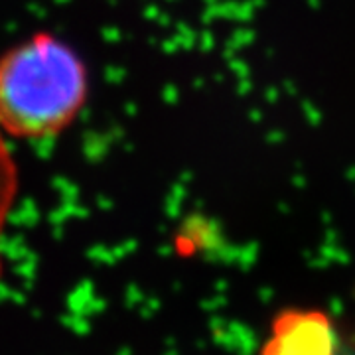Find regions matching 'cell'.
<instances>
[{"label": "cell", "instance_id": "obj_1", "mask_svg": "<svg viewBox=\"0 0 355 355\" xmlns=\"http://www.w3.org/2000/svg\"><path fill=\"white\" fill-rule=\"evenodd\" d=\"M89 73L64 40L36 32L0 55V130L10 139L62 135L83 111Z\"/></svg>", "mask_w": 355, "mask_h": 355}, {"label": "cell", "instance_id": "obj_2", "mask_svg": "<svg viewBox=\"0 0 355 355\" xmlns=\"http://www.w3.org/2000/svg\"><path fill=\"white\" fill-rule=\"evenodd\" d=\"M261 355H338V336L322 310L292 308L275 318Z\"/></svg>", "mask_w": 355, "mask_h": 355}, {"label": "cell", "instance_id": "obj_3", "mask_svg": "<svg viewBox=\"0 0 355 355\" xmlns=\"http://www.w3.org/2000/svg\"><path fill=\"white\" fill-rule=\"evenodd\" d=\"M16 196H18V170L12 153L8 150V144L4 140V132L0 130V275H2V237Z\"/></svg>", "mask_w": 355, "mask_h": 355}]
</instances>
